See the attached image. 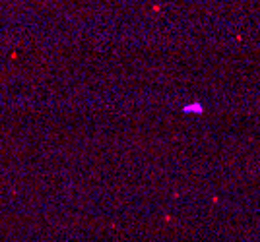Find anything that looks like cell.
Instances as JSON below:
<instances>
[{
  "instance_id": "obj_1",
  "label": "cell",
  "mask_w": 260,
  "mask_h": 242,
  "mask_svg": "<svg viewBox=\"0 0 260 242\" xmlns=\"http://www.w3.org/2000/svg\"><path fill=\"white\" fill-rule=\"evenodd\" d=\"M184 111H186V113H188V111H202V108H200V107H186V108H184Z\"/></svg>"
}]
</instances>
